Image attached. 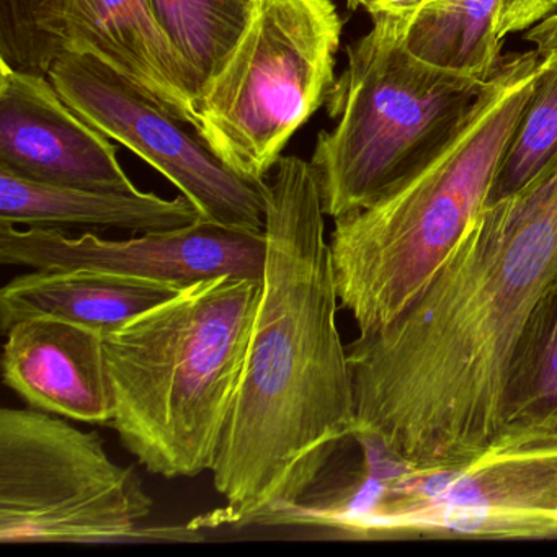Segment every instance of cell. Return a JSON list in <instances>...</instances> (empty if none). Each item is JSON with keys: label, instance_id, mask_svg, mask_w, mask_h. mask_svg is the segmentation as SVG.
Masks as SVG:
<instances>
[{"label": "cell", "instance_id": "8fae6325", "mask_svg": "<svg viewBox=\"0 0 557 557\" xmlns=\"http://www.w3.org/2000/svg\"><path fill=\"white\" fill-rule=\"evenodd\" d=\"M0 171L60 187L138 190L112 139L81 119L50 77L2 61Z\"/></svg>", "mask_w": 557, "mask_h": 557}, {"label": "cell", "instance_id": "603a6c76", "mask_svg": "<svg viewBox=\"0 0 557 557\" xmlns=\"http://www.w3.org/2000/svg\"><path fill=\"white\" fill-rule=\"evenodd\" d=\"M348 9H351V11H355V9L360 8V0H347Z\"/></svg>", "mask_w": 557, "mask_h": 557}, {"label": "cell", "instance_id": "ac0fdd59", "mask_svg": "<svg viewBox=\"0 0 557 557\" xmlns=\"http://www.w3.org/2000/svg\"><path fill=\"white\" fill-rule=\"evenodd\" d=\"M544 58L546 67L502 154L488 201L518 194L557 168V57Z\"/></svg>", "mask_w": 557, "mask_h": 557}, {"label": "cell", "instance_id": "44dd1931", "mask_svg": "<svg viewBox=\"0 0 557 557\" xmlns=\"http://www.w3.org/2000/svg\"><path fill=\"white\" fill-rule=\"evenodd\" d=\"M433 0H360V8L373 17H386L409 27L413 18Z\"/></svg>", "mask_w": 557, "mask_h": 557}, {"label": "cell", "instance_id": "52a82bcc", "mask_svg": "<svg viewBox=\"0 0 557 557\" xmlns=\"http://www.w3.org/2000/svg\"><path fill=\"white\" fill-rule=\"evenodd\" d=\"M342 32L332 0H257L236 47L198 94V138L231 171L265 185L334 90Z\"/></svg>", "mask_w": 557, "mask_h": 557}, {"label": "cell", "instance_id": "5bb4252c", "mask_svg": "<svg viewBox=\"0 0 557 557\" xmlns=\"http://www.w3.org/2000/svg\"><path fill=\"white\" fill-rule=\"evenodd\" d=\"M200 220L187 197L165 200L141 190H94L27 181L0 171V221L28 227L92 226L164 233Z\"/></svg>", "mask_w": 557, "mask_h": 557}, {"label": "cell", "instance_id": "d6986e66", "mask_svg": "<svg viewBox=\"0 0 557 557\" xmlns=\"http://www.w3.org/2000/svg\"><path fill=\"white\" fill-rule=\"evenodd\" d=\"M35 0H0V61L32 70L37 60L32 8Z\"/></svg>", "mask_w": 557, "mask_h": 557}, {"label": "cell", "instance_id": "9a60e30c", "mask_svg": "<svg viewBox=\"0 0 557 557\" xmlns=\"http://www.w3.org/2000/svg\"><path fill=\"white\" fill-rule=\"evenodd\" d=\"M502 0H433L406 30V47L420 60L487 81L502 45L495 25Z\"/></svg>", "mask_w": 557, "mask_h": 557}, {"label": "cell", "instance_id": "3957f363", "mask_svg": "<svg viewBox=\"0 0 557 557\" xmlns=\"http://www.w3.org/2000/svg\"><path fill=\"white\" fill-rule=\"evenodd\" d=\"M544 67L536 50L502 58L471 116L435 159L370 207L334 220L329 244L338 298L358 337L389 327L422 296L485 207Z\"/></svg>", "mask_w": 557, "mask_h": 557}, {"label": "cell", "instance_id": "2e32d148", "mask_svg": "<svg viewBox=\"0 0 557 557\" xmlns=\"http://www.w3.org/2000/svg\"><path fill=\"white\" fill-rule=\"evenodd\" d=\"M257 0H151L162 30L197 70L218 73L249 24ZM201 84V86H203Z\"/></svg>", "mask_w": 557, "mask_h": 557}, {"label": "cell", "instance_id": "9c48e42d", "mask_svg": "<svg viewBox=\"0 0 557 557\" xmlns=\"http://www.w3.org/2000/svg\"><path fill=\"white\" fill-rule=\"evenodd\" d=\"M267 236L198 220L181 230L125 240L58 227H28L0 221V263L30 270L86 269L154 282L191 285L218 276L263 280Z\"/></svg>", "mask_w": 557, "mask_h": 557}, {"label": "cell", "instance_id": "ba28073f", "mask_svg": "<svg viewBox=\"0 0 557 557\" xmlns=\"http://www.w3.org/2000/svg\"><path fill=\"white\" fill-rule=\"evenodd\" d=\"M48 77L90 126L148 162L197 207L200 220L263 233L269 184L231 171L197 133L90 54L64 53Z\"/></svg>", "mask_w": 557, "mask_h": 557}, {"label": "cell", "instance_id": "6da1fadb", "mask_svg": "<svg viewBox=\"0 0 557 557\" xmlns=\"http://www.w3.org/2000/svg\"><path fill=\"white\" fill-rule=\"evenodd\" d=\"M557 289V168L488 201L425 292L348 345L354 435L410 471L468 465L504 429L511 360Z\"/></svg>", "mask_w": 557, "mask_h": 557}, {"label": "cell", "instance_id": "ffe728a7", "mask_svg": "<svg viewBox=\"0 0 557 557\" xmlns=\"http://www.w3.org/2000/svg\"><path fill=\"white\" fill-rule=\"evenodd\" d=\"M556 11L557 0H502L495 30L504 41L508 35L527 32Z\"/></svg>", "mask_w": 557, "mask_h": 557}, {"label": "cell", "instance_id": "7402d4cb", "mask_svg": "<svg viewBox=\"0 0 557 557\" xmlns=\"http://www.w3.org/2000/svg\"><path fill=\"white\" fill-rule=\"evenodd\" d=\"M524 40L533 44L541 57H557V11L528 28Z\"/></svg>", "mask_w": 557, "mask_h": 557}, {"label": "cell", "instance_id": "e0dca14e", "mask_svg": "<svg viewBox=\"0 0 557 557\" xmlns=\"http://www.w3.org/2000/svg\"><path fill=\"white\" fill-rule=\"evenodd\" d=\"M557 413V289L531 315L508 373L504 426Z\"/></svg>", "mask_w": 557, "mask_h": 557}, {"label": "cell", "instance_id": "277c9868", "mask_svg": "<svg viewBox=\"0 0 557 557\" xmlns=\"http://www.w3.org/2000/svg\"><path fill=\"white\" fill-rule=\"evenodd\" d=\"M260 296L262 280H201L107 335L112 425L146 471L175 479L213 469Z\"/></svg>", "mask_w": 557, "mask_h": 557}, {"label": "cell", "instance_id": "5b68a950", "mask_svg": "<svg viewBox=\"0 0 557 557\" xmlns=\"http://www.w3.org/2000/svg\"><path fill=\"white\" fill-rule=\"evenodd\" d=\"M488 79L420 60L403 24L373 17L347 47L327 100L337 125L319 133L312 152L325 216L363 210L425 168L458 135Z\"/></svg>", "mask_w": 557, "mask_h": 557}, {"label": "cell", "instance_id": "7a4b0ae2", "mask_svg": "<svg viewBox=\"0 0 557 557\" xmlns=\"http://www.w3.org/2000/svg\"><path fill=\"white\" fill-rule=\"evenodd\" d=\"M265 236L256 325L211 469L226 504L195 517V530L253 527L292 507L354 435V374L311 162L280 159L267 194Z\"/></svg>", "mask_w": 557, "mask_h": 557}, {"label": "cell", "instance_id": "30bf717a", "mask_svg": "<svg viewBox=\"0 0 557 557\" xmlns=\"http://www.w3.org/2000/svg\"><path fill=\"white\" fill-rule=\"evenodd\" d=\"M37 73L64 53L90 54L197 133V70L165 35L151 0H35Z\"/></svg>", "mask_w": 557, "mask_h": 557}, {"label": "cell", "instance_id": "8992f818", "mask_svg": "<svg viewBox=\"0 0 557 557\" xmlns=\"http://www.w3.org/2000/svg\"><path fill=\"white\" fill-rule=\"evenodd\" d=\"M154 500L102 436L37 409L0 410V543L197 544L190 524H148Z\"/></svg>", "mask_w": 557, "mask_h": 557}, {"label": "cell", "instance_id": "7c38bea8", "mask_svg": "<svg viewBox=\"0 0 557 557\" xmlns=\"http://www.w3.org/2000/svg\"><path fill=\"white\" fill-rule=\"evenodd\" d=\"M99 332L57 319L18 322L5 334L2 380L32 409L112 423L115 397Z\"/></svg>", "mask_w": 557, "mask_h": 557}, {"label": "cell", "instance_id": "4fadbf2b", "mask_svg": "<svg viewBox=\"0 0 557 557\" xmlns=\"http://www.w3.org/2000/svg\"><path fill=\"white\" fill-rule=\"evenodd\" d=\"M184 286L97 270H32L0 289V329L50 318L107 337Z\"/></svg>", "mask_w": 557, "mask_h": 557}]
</instances>
